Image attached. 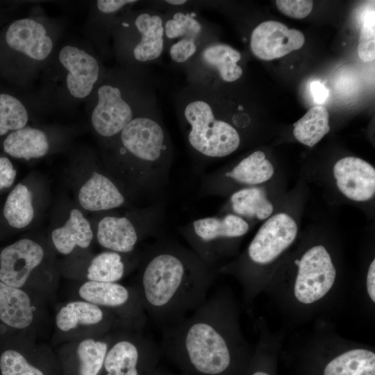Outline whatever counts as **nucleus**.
Segmentation results:
<instances>
[{"label": "nucleus", "instance_id": "obj_13", "mask_svg": "<svg viewBox=\"0 0 375 375\" xmlns=\"http://www.w3.org/2000/svg\"><path fill=\"white\" fill-rule=\"evenodd\" d=\"M59 59L69 71L67 85L70 94L76 98L88 96L99 76L97 60L85 51L69 45L61 49Z\"/></svg>", "mask_w": 375, "mask_h": 375}, {"label": "nucleus", "instance_id": "obj_7", "mask_svg": "<svg viewBox=\"0 0 375 375\" xmlns=\"http://www.w3.org/2000/svg\"><path fill=\"white\" fill-rule=\"evenodd\" d=\"M297 233V224L288 214L280 212L269 217L260 226L248 246V266L236 272L235 276H239L250 267L256 269L272 265L293 244Z\"/></svg>", "mask_w": 375, "mask_h": 375}, {"label": "nucleus", "instance_id": "obj_5", "mask_svg": "<svg viewBox=\"0 0 375 375\" xmlns=\"http://www.w3.org/2000/svg\"><path fill=\"white\" fill-rule=\"evenodd\" d=\"M140 331L115 335L106 353L103 375H153L162 356L160 346Z\"/></svg>", "mask_w": 375, "mask_h": 375}, {"label": "nucleus", "instance_id": "obj_27", "mask_svg": "<svg viewBox=\"0 0 375 375\" xmlns=\"http://www.w3.org/2000/svg\"><path fill=\"white\" fill-rule=\"evenodd\" d=\"M231 202L233 210L238 216L256 217L260 220L268 218L274 209L265 192L260 188L241 189L232 194Z\"/></svg>", "mask_w": 375, "mask_h": 375}, {"label": "nucleus", "instance_id": "obj_8", "mask_svg": "<svg viewBox=\"0 0 375 375\" xmlns=\"http://www.w3.org/2000/svg\"><path fill=\"white\" fill-rule=\"evenodd\" d=\"M126 151L144 167H154L162 160L167 150L165 131L151 116H138L120 133Z\"/></svg>", "mask_w": 375, "mask_h": 375}, {"label": "nucleus", "instance_id": "obj_42", "mask_svg": "<svg viewBox=\"0 0 375 375\" xmlns=\"http://www.w3.org/2000/svg\"><path fill=\"white\" fill-rule=\"evenodd\" d=\"M153 375H187V374L181 373V372H178V373L173 372L172 371L165 369L158 366Z\"/></svg>", "mask_w": 375, "mask_h": 375}, {"label": "nucleus", "instance_id": "obj_35", "mask_svg": "<svg viewBox=\"0 0 375 375\" xmlns=\"http://www.w3.org/2000/svg\"><path fill=\"white\" fill-rule=\"evenodd\" d=\"M358 54L365 62L375 58V12L374 9L365 12L360 28Z\"/></svg>", "mask_w": 375, "mask_h": 375}, {"label": "nucleus", "instance_id": "obj_11", "mask_svg": "<svg viewBox=\"0 0 375 375\" xmlns=\"http://www.w3.org/2000/svg\"><path fill=\"white\" fill-rule=\"evenodd\" d=\"M133 118L132 108L117 87L103 85L99 88L98 102L91 119L100 135L112 137L121 133Z\"/></svg>", "mask_w": 375, "mask_h": 375}, {"label": "nucleus", "instance_id": "obj_20", "mask_svg": "<svg viewBox=\"0 0 375 375\" xmlns=\"http://www.w3.org/2000/svg\"><path fill=\"white\" fill-rule=\"evenodd\" d=\"M97 240L107 250L128 253L133 251L138 241V234L127 217L106 216L98 224Z\"/></svg>", "mask_w": 375, "mask_h": 375}, {"label": "nucleus", "instance_id": "obj_4", "mask_svg": "<svg viewBox=\"0 0 375 375\" xmlns=\"http://www.w3.org/2000/svg\"><path fill=\"white\" fill-rule=\"evenodd\" d=\"M188 125V140L197 152L210 158H222L235 151L240 136L233 126L217 119L204 97L189 100L183 108Z\"/></svg>", "mask_w": 375, "mask_h": 375}, {"label": "nucleus", "instance_id": "obj_15", "mask_svg": "<svg viewBox=\"0 0 375 375\" xmlns=\"http://www.w3.org/2000/svg\"><path fill=\"white\" fill-rule=\"evenodd\" d=\"M6 40L12 49L38 60L45 59L53 47L44 27L31 19L14 22L6 31Z\"/></svg>", "mask_w": 375, "mask_h": 375}, {"label": "nucleus", "instance_id": "obj_30", "mask_svg": "<svg viewBox=\"0 0 375 375\" xmlns=\"http://www.w3.org/2000/svg\"><path fill=\"white\" fill-rule=\"evenodd\" d=\"M164 31L165 42L188 39L201 43L204 28L194 13L176 11L165 19Z\"/></svg>", "mask_w": 375, "mask_h": 375}, {"label": "nucleus", "instance_id": "obj_31", "mask_svg": "<svg viewBox=\"0 0 375 375\" xmlns=\"http://www.w3.org/2000/svg\"><path fill=\"white\" fill-rule=\"evenodd\" d=\"M112 337L103 340L87 338L78 343L76 353L80 375H99L101 372Z\"/></svg>", "mask_w": 375, "mask_h": 375}, {"label": "nucleus", "instance_id": "obj_38", "mask_svg": "<svg viewBox=\"0 0 375 375\" xmlns=\"http://www.w3.org/2000/svg\"><path fill=\"white\" fill-rule=\"evenodd\" d=\"M16 170L10 160L6 157H0V190L10 188L16 178Z\"/></svg>", "mask_w": 375, "mask_h": 375}, {"label": "nucleus", "instance_id": "obj_3", "mask_svg": "<svg viewBox=\"0 0 375 375\" xmlns=\"http://www.w3.org/2000/svg\"><path fill=\"white\" fill-rule=\"evenodd\" d=\"M294 264V272L271 288L293 311L312 310L328 299L335 288L337 269L332 256L326 247L315 244L305 250Z\"/></svg>", "mask_w": 375, "mask_h": 375}, {"label": "nucleus", "instance_id": "obj_34", "mask_svg": "<svg viewBox=\"0 0 375 375\" xmlns=\"http://www.w3.org/2000/svg\"><path fill=\"white\" fill-rule=\"evenodd\" d=\"M1 375H44L38 367L31 365L18 350L8 348L0 353Z\"/></svg>", "mask_w": 375, "mask_h": 375}, {"label": "nucleus", "instance_id": "obj_6", "mask_svg": "<svg viewBox=\"0 0 375 375\" xmlns=\"http://www.w3.org/2000/svg\"><path fill=\"white\" fill-rule=\"evenodd\" d=\"M80 297L111 315L118 316L119 322L128 329L141 331L147 317L134 288L119 283L87 281L78 289Z\"/></svg>", "mask_w": 375, "mask_h": 375}, {"label": "nucleus", "instance_id": "obj_21", "mask_svg": "<svg viewBox=\"0 0 375 375\" xmlns=\"http://www.w3.org/2000/svg\"><path fill=\"white\" fill-rule=\"evenodd\" d=\"M112 315L103 308L83 300L73 301L62 306L56 317L58 328L68 332L77 326H102L108 329L112 324Z\"/></svg>", "mask_w": 375, "mask_h": 375}, {"label": "nucleus", "instance_id": "obj_33", "mask_svg": "<svg viewBox=\"0 0 375 375\" xmlns=\"http://www.w3.org/2000/svg\"><path fill=\"white\" fill-rule=\"evenodd\" d=\"M262 333L260 343L252 354L244 375H277L276 352L278 342L272 344Z\"/></svg>", "mask_w": 375, "mask_h": 375}, {"label": "nucleus", "instance_id": "obj_26", "mask_svg": "<svg viewBox=\"0 0 375 375\" xmlns=\"http://www.w3.org/2000/svg\"><path fill=\"white\" fill-rule=\"evenodd\" d=\"M293 126L295 138L312 147L330 131L328 111L324 106L317 105L309 109Z\"/></svg>", "mask_w": 375, "mask_h": 375}, {"label": "nucleus", "instance_id": "obj_37", "mask_svg": "<svg viewBox=\"0 0 375 375\" xmlns=\"http://www.w3.org/2000/svg\"><path fill=\"white\" fill-rule=\"evenodd\" d=\"M276 4L284 15L295 19H303L312 11V1L308 0H277Z\"/></svg>", "mask_w": 375, "mask_h": 375}, {"label": "nucleus", "instance_id": "obj_39", "mask_svg": "<svg viewBox=\"0 0 375 375\" xmlns=\"http://www.w3.org/2000/svg\"><path fill=\"white\" fill-rule=\"evenodd\" d=\"M133 0H99L97 1L98 9L103 13H112L127 4L135 3Z\"/></svg>", "mask_w": 375, "mask_h": 375}, {"label": "nucleus", "instance_id": "obj_17", "mask_svg": "<svg viewBox=\"0 0 375 375\" xmlns=\"http://www.w3.org/2000/svg\"><path fill=\"white\" fill-rule=\"evenodd\" d=\"M164 22L160 14L151 11L144 12L137 16L135 26L140 39L133 50L135 60L148 62L162 55L165 44Z\"/></svg>", "mask_w": 375, "mask_h": 375}, {"label": "nucleus", "instance_id": "obj_32", "mask_svg": "<svg viewBox=\"0 0 375 375\" xmlns=\"http://www.w3.org/2000/svg\"><path fill=\"white\" fill-rule=\"evenodd\" d=\"M28 119L25 107L17 98L0 94V135L25 127Z\"/></svg>", "mask_w": 375, "mask_h": 375}, {"label": "nucleus", "instance_id": "obj_22", "mask_svg": "<svg viewBox=\"0 0 375 375\" xmlns=\"http://www.w3.org/2000/svg\"><path fill=\"white\" fill-rule=\"evenodd\" d=\"M51 239L56 250L62 254L71 253L76 247L88 248L93 239V231L89 221L78 209L70 211L65 224L55 228Z\"/></svg>", "mask_w": 375, "mask_h": 375}, {"label": "nucleus", "instance_id": "obj_25", "mask_svg": "<svg viewBox=\"0 0 375 375\" xmlns=\"http://www.w3.org/2000/svg\"><path fill=\"white\" fill-rule=\"evenodd\" d=\"M274 173V167L265 153L256 151L243 158L226 176L240 183L253 185L269 181Z\"/></svg>", "mask_w": 375, "mask_h": 375}, {"label": "nucleus", "instance_id": "obj_40", "mask_svg": "<svg viewBox=\"0 0 375 375\" xmlns=\"http://www.w3.org/2000/svg\"><path fill=\"white\" fill-rule=\"evenodd\" d=\"M310 88L313 100L316 103L320 105L326 101L328 97V90L322 82L313 81L310 83Z\"/></svg>", "mask_w": 375, "mask_h": 375}, {"label": "nucleus", "instance_id": "obj_19", "mask_svg": "<svg viewBox=\"0 0 375 375\" xmlns=\"http://www.w3.org/2000/svg\"><path fill=\"white\" fill-rule=\"evenodd\" d=\"M33 317L28 294L0 281V322L10 328L22 330L31 326Z\"/></svg>", "mask_w": 375, "mask_h": 375}, {"label": "nucleus", "instance_id": "obj_2", "mask_svg": "<svg viewBox=\"0 0 375 375\" xmlns=\"http://www.w3.org/2000/svg\"><path fill=\"white\" fill-rule=\"evenodd\" d=\"M213 281L212 270L197 254L171 246L147 256L134 288L147 318L163 329L200 306Z\"/></svg>", "mask_w": 375, "mask_h": 375}, {"label": "nucleus", "instance_id": "obj_10", "mask_svg": "<svg viewBox=\"0 0 375 375\" xmlns=\"http://www.w3.org/2000/svg\"><path fill=\"white\" fill-rule=\"evenodd\" d=\"M44 256L43 248L31 239L23 238L7 246L0 253V281L22 288Z\"/></svg>", "mask_w": 375, "mask_h": 375}, {"label": "nucleus", "instance_id": "obj_1", "mask_svg": "<svg viewBox=\"0 0 375 375\" xmlns=\"http://www.w3.org/2000/svg\"><path fill=\"white\" fill-rule=\"evenodd\" d=\"M231 290L219 289L180 322L163 328L162 355L187 375H244L252 354Z\"/></svg>", "mask_w": 375, "mask_h": 375}, {"label": "nucleus", "instance_id": "obj_23", "mask_svg": "<svg viewBox=\"0 0 375 375\" xmlns=\"http://www.w3.org/2000/svg\"><path fill=\"white\" fill-rule=\"evenodd\" d=\"M199 57L204 67L216 71L224 81H235L243 74L238 65L240 53L226 44L212 43L205 46L201 49Z\"/></svg>", "mask_w": 375, "mask_h": 375}, {"label": "nucleus", "instance_id": "obj_41", "mask_svg": "<svg viewBox=\"0 0 375 375\" xmlns=\"http://www.w3.org/2000/svg\"><path fill=\"white\" fill-rule=\"evenodd\" d=\"M365 288L368 298L370 299L371 302L374 303L375 302V260L374 259L368 267L367 275H366V281H365Z\"/></svg>", "mask_w": 375, "mask_h": 375}, {"label": "nucleus", "instance_id": "obj_18", "mask_svg": "<svg viewBox=\"0 0 375 375\" xmlns=\"http://www.w3.org/2000/svg\"><path fill=\"white\" fill-rule=\"evenodd\" d=\"M80 205L88 211H101L117 208L125 201L124 195L107 176L93 172L78 192Z\"/></svg>", "mask_w": 375, "mask_h": 375}, {"label": "nucleus", "instance_id": "obj_14", "mask_svg": "<svg viewBox=\"0 0 375 375\" xmlns=\"http://www.w3.org/2000/svg\"><path fill=\"white\" fill-rule=\"evenodd\" d=\"M193 229L197 237L194 246L197 256L205 262L215 241L241 237L248 232L249 226L242 217L228 214L222 218L209 217L198 219L193 222Z\"/></svg>", "mask_w": 375, "mask_h": 375}, {"label": "nucleus", "instance_id": "obj_16", "mask_svg": "<svg viewBox=\"0 0 375 375\" xmlns=\"http://www.w3.org/2000/svg\"><path fill=\"white\" fill-rule=\"evenodd\" d=\"M317 375H375V353L361 346L341 349L325 359Z\"/></svg>", "mask_w": 375, "mask_h": 375}, {"label": "nucleus", "instance_id": "obj_9", "mask_svg": "<svg viewBox=\"0 0 375 375\" xmlns=\"http://www.w3.org/2000/svg\"><path fill=\"white\" fill-rule=\"evenodd\" d=\"M305 42L299 30L288 28L277 21H265L253 31L250 40L252 53L258 58L271 60L299 49Z\"/></svg>", "mask_w": 375, "mask_h": 375}, {"label": "nucleus", "instance_id": "obj_43", "mask_svg": "<svg viewBox=\"0 0 375 375\" xmlns=\"http://www.w3.org/2000/svg\"><path fill=\"white\" fill-rule=\"evenodd\" d=\"M167 3L174 5V6H181L187 2L185 0H167L165 1Z\"/></svg>", "mask_w": 375, "mask_h": 375}, {"label": "nucleus", "instance_id": "obj_24", "mask_svg": "<svg viewBox=\"0 0 375 375\" xmlns=\"http://www.w3.org/2000/svg\"><path fill=\"white\" fill-rule=\"evenodd\" d=\"M3 146L8 155L26 160L44 156L49 147L45 133L31 127H24L12 132L4 140Z\"/></svg>", "mask_w": 375, "mask_h": 375}, {"label": "nucleus", "instance_id": "obj_36", "mask_svg": "<svg viewBox=\"0 0 375 375\" xmlns=\"http://www.w3.org/2000/svg\"><path fill=\"white\" fill-rule=\"evenodd\" d=\"M200 43L188 39H181L171 43L169 54L176 63H185L198 51Z\"/></svg>", "mask_w": 375, "mask_h": 375}, {"label": "nucleus", "instance_id": "obj_29", "mask_svg": "<svg viewBox=\"0 0 375 375\" xmlns=\"http://www.w3.org/2000/svg\"><path fill=\"white\" fill-rule=\"evenodd\" d=\"M122 254L107 250L93 257L87 269L88 281L105 283L119 281L126 271Z\"/></svg>", "mask_w": 375, "mask_h": 375}, {"label": "nucleus", "instance_id": "obj_28", "mask_svg": "<svg viewBox=\"0 0 375 375\" xmlns=\"http://www.w3.org/2000/svg\"><path fill=\"white\" fill-rule=\"evenodd\" d=\"M3 213L13 228H23L31 224L34 217V208L32 193L25 185L18 183L9 193Z\"/></svg>", "mask_w": 375, "mask_h": 375}, {"label": "nucleus", "instance_id": "obj_12", "mask_svg": "<svg viewBox=\"0 0 375 375\" xmlns=\"http://www.w3.org/2000/svg\"><path fill=\"white\" fill-rule=\"evenodd\" d=\"M333 175L339 190L355 201H367L375 194V169L360 158L347 156L333 166Z\"/></svg>", "mask_w": 375, "mask_h": 375}]
</instances>
